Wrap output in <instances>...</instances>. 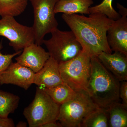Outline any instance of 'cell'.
Wrapping results in <instances>:
<instances>
[{"label": "cell", "instance_id": "6da1fadb", "mask_svg": "<svg viewBox=\"0 0 127 127\" xmlns=\"http://www.w3.org/2000/svg\"><path fill=\"white\" fill-rule=\"evenodd\" d=\"M62 18L91 57L97 56L102 52L112 53L107 34L113 20L100 13L90 14L88 17L63 14Z\"/></svg>", "mask_w": 127, "mask_h": 127}, {"label": "cell", "instance_id": "7a4b0ae2", "mask_svg": "<svg viewBox=\"0 0 127 127\" xmlns=\"http://www.w3.org/2000/svg\"><path fill=\"white\" fill-rule=\"evenodd\" d=\"M91 73L87 92L100 108L119 102L120 82L105 68L97 56L91 57Z\"/></svg>", "mask_w": 127, "mask_h": 127}, {"label": "cell", "instance_id": "3957f363", "mask_svg": "<svg viewBox=\"0 0 127 127\" xmlns=\"http://www.w3.org/2000/svg\"><path fill=\"white\" fill-rule=\"evenodd\" d=\"M91 56L82 48L81 52L67 61L59 63V70L63 82L76 92L85 90L91 73Z\"/></svg>", "mask_w": 127, "mask_h": 127}, {"label": "cell", "instance_id": "277c9868", "mask_svg": "<svg viewBox=\"0 0 127 127\" xmlns=\"http://www.w3.org/2000/svg\"><path fill=\"white\" fill-rule=\"evenodd\" d=\"M98 108L86 91H77L73 98L60 106L57 121L62 127H81L87 117Z\"/></svg>", "mask_w": 127, "mask_h": 127}, {"label": "cell", "instance_id": "5b68a950", "mask_svg": "<svg viewBox=\"0 0 127 127\" xmlns=\"http://www.w3.org/2000/svg\"><path fill=\"white\" fill-rule=\"evenodd\" d=\"M60 107L43 88L37 86L34 99L25 108L23 115L29 127H41L46 123L57 121Z\"/></svg>", "mask_w": 127, "mask_h": 127}, {"label": "cell", "instance_id": "8992f818", "mask_svg": "<svg viewBox=\"0 0 127 127\" xmlns=\"http://www.w3.org/2000/svg\"><path fill=\"white\" fill-rule=\"evenodd\" d=\"M51 33V38L44 40L43 44L50 57L58 64L70 60L81 52V45L71 31H62L57 28Z\"/></svg>", "mask_w": 127, "mask_h": 127}, {"label": "cell", "instance_id": "52a82bcc", "mask_svg": "<svg viewBox=\"0 0 127 127\" xmlns=\"http://www.w3.org/2000/svg\"><path fill=\"white\" fill-rule=\"evenodd\" d=\"M58 0H29L34 11L33 30L35 43L43 44L44 37L58 28V24L54 11Z\"/></svg>", "mask_w": 127, "mask_h": 127}, {"label": "cell", "instance_id": "ba28073f", "mask_svg": "<svg viewBox=\"0 0 127 127\" xmlns=\"http://www.w3.org/2000/svg\"><path fill=\"white\" fill-rule=\"evenodd\" d=\"M0 36L7 38L9 41V45L16 52L35 43L32 27L21 25L11 16L1 17L0 19Z\"/></svg>", "mask_w": 127, "mask_h": 127}, {"label": "cell", "instance_id": "9c48e42d", "mask_svg": "<svg viewBox=\"0 0 127 127\" xmlns=\"http://www.w3.org/2000/svg\"><path fill=\"white\" fill-rule=\"evenodd\" d=\"M35 73L30 68L12 62L2 73L1 84H13L26 91L33 84Z\"/></svg>", "mask_w": 127, "mask_h": 127}, {"label": "cell", "instance_id": "30bf717a", "mask_svg": "<svg viewBox=\"0 0 127 127\" xmlns=\"http://www.w3.org/2000/svg\"><path fill=\"white\" fill-rule=\"evenodd\" d=\"M50 57L48 52L41 45L34 43L25 48L15 60L17 62L36 73L41 69Z\"/></svg>", "mask_w": 127, "mask_h": 127}, {"label": "cell", "instance_id": "8fae6325", "mask_svg": "<svg viewBox=\"0 0 127 127\" xmlns=\"http://www.w3.org/2000/svg\"><path fill=\"white\" fill-rule=\"evenodd\" d=\"M127 16L113 21L107 32L108 42L112 51L127 56Z\"/></svg>", "mask_w": 127, "mask_h": 127}, {"label": "cell", "instance_id": "7c38bea8", "mask_svg": "<svg viewBox=\"0 0 127 127\" xmlns=\"http://www.w3.org/2000/svg\"><path fill=\"white\" fill-rule=\"evenodd\" d=\"M97 57L105 68L119 81L127 80V56L119 52H102Z\"/></svg>", "mask_w": 127, "mask_h": 127}, {"label": "cell", "instance_id": "4fadbf2b", "mask_svg": "<svg viewBox=\"0 0 127 127\" xmlns=\"http://www.w3.org/2000/svg\"><path fill=\"white\" fill-rule=\"evenodd\" d=\"M58 65L55 59L50 57L41 69L35 73L33 84L43 88H50L63 83Z\"/></svg>", "mask_w": 127, "mask_h": 127}, {"label": "cell", "instance_id": "5bb4252c", "mask_svg": "<svg viewBox=\"0 0 127 127\" xmlns=\"http://www.w3.org/2000/svg\"><path fill=\"white\" fill-rule=\"evenodd\" d=\"M93 0H58L55 6V14H90L89 9L93 4Z\"/></svg>", "mask_w": 127, "mask_h": 127}, {"label": "cell", "instance_id": "9a60e30c", "mask_svg": "<svg viewBox=\"0 0 127 127\" xmlns=\"http://www.w3.org/2000/svg\"><path fill=\"white\" fill-rule=\"evenodd\" d=\"M43 89L53 101L60 106L73 98L77 92L63 82L56 86Z\"/></svg>", "mask_w": 127, "mask_h": 127}, {"label": "cell", "instance_id": "2e32d148", "mask_svg": "<svg viewBox=\"0 0 127 127\" xmlns=\"http://www.w3.org/2000/svg\"><path fill=\"white\" fill-rule=\"evenodd\" d=\"M20 98L14 94L0 90V117L8 118L19 105Z\"/></svg>", "mask_w": 127, "mask_h": 127}, {"label": "cell", "instance_id": "e0dca14e", "mask_svg": "<svg viewBox=\"0 0 127 127\" xmlns=\"http://www.w3.org/2000/svg\"><path fill=\"white\" fill-rule=\"evenodd\" d=\"M127 108L119 102L114 103L108 108L109 127H127Z\"/></svg>", "mask_w": 127, "mask_h": 127}, {"label": "cell", "instance_id": "ac0fdd59", "mask_svg": "<svg viewBox=\"0 0 127 127\" xmlns=\"http://www.w3.org/2000/svg\"><path fill=\"white\" fill-rule=\"evenodd\" d=\"M29 0H0V16L15 17L25 11Z\"/></svg>", "mask_w": 127, "mask_h": 127}, {"label": "cell", "instance_id": "d6986e66", "mask_svg": "<svg viewBox=\"0 0 127 127\" xmlns=\"http://www.w3.org/2000/svg\"><path fill=\"white\" fill-rule=\"evenodd\" d=\"M109 127L108 108L100 107L89 114L81 126V127Z\"/></svg>", "mask_w": 127, "mask_h": 127}, {"label": "cell", "instance_id": "ffe728a7", "mask_svg": "<svg viewBox=\"0 0 127 127\" xmlns=\"http://www.w3.org/2000/svg\"><path fill=\"white\" fill-rule=\"evenodd\" d=\"M113 0H103L99 4L89 8L90 14L100 13L106 16L113 20H116L121 15L115 10L112 6Z\"/></svg>", "mask_w": 127, "mask_h": 127}, {"label": "cell", "instance_id": "44dd1931", "mask_svg": "<svg viewBox=\"0 0 127 127\" xmlns=\"http://www.w3.org/2000/svg\"><path fill=\"white\" fill-rule=\"evenodd\" d=\"M3 46L2 41L0 42V87L1 86L0 78L2 73L5 71L10 64L12 62V59L16 56L20 55L22 52V50L16 52L11 54H3L1 52Z\"/></svg>", "mask_w": 127, "mask_h": 127}, {"label": "cell", "instance_id": "7402d4cb", "mask_svg": "<svg viewBox=\"0 0 127 127\" xmlns=\"http://www.w3.org/2000/svg\"><path fill=\"white\" fill-rule=\"evenodd\" d=\"M119 96L122 100V104L127 108V82L123 81L120 82L119 89Z\"/></svg>", "mask_w": 127, "mask_h": 127}, {"label": "cell", "instance_id": "603a6c76", "mask_svg": "<svg viewBox=\"0 0 127 127\" xmlns=\"http://www.w3.org/2000/svg\"><path fill=\"white\" fill-rule=\"evenodd\" d=\"M15 127L14 121L11 118H3L0 117V127Z\"/></svg>", "mask_w": 127, "mask_h": 127}, {"label": "cell", "instance_id": "cb8c5ba5", "mask_svg": "<svg viewBox=\"0 0 127 127\" xmlns=\"http://www.w3.org/2000/svg\"><path fill=\"white\" fill-rule=\"evenodd\" d=\"M117 7L119 9L118 13L121 16H127V9L119 3H117Z\"/></svg>", "mask_w": 127, "mask_h": 127}, {"label": "cell", "instance_id": "d4e9b609", "mask_svg": "<svg viewBox=\"0 0 127 127\" xmlns=\"http://www.w3.org/2000/svg\"><path fill=\"white\" fill-rule=\"evenodd\" d=\"M57 121H52L45 124L42 125L41 127H62L59 122Z\"/></svg>", "mask_w": 127, "mask_h": 127}, {"label": "cell", "instance_id": "484cf974", "mask_svg": "<svg viewBox=\"0 0 127 127\" xmlns=\"http://www.w3.org/2000/svg\"><path fill=\"white\" fill-rule=\"evenodd\" d=\"M27 123L26 122L20 121L17 123L16 125V127H27Z\"/></svg>", "mask_w": 127, "mask_h": 127}]
</instances>
